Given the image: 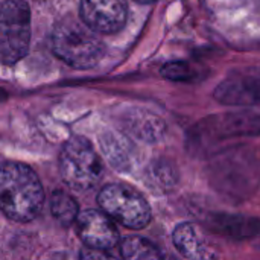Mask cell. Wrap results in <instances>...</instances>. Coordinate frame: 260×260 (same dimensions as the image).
Here are the masks:
<instances>
[{
	"mask_svg": "<svg viewBox=\"0 0 260 260\" xmlns=\"http://www.w3.org/2000/svg\"><path fill=\"white\" fill-rule=\"evenodd\" d=\"M44 204V189L38 175L26 165L0 163V210L9 219L29 222Z\"/></svg>",
	"mask_w": 260,
	"mask_h": 260,
	"instance_id": "6da1fadb",
	"label": "cell"
},
{
	"mask_svg": "<svg viewBox=\"0 0 260 260\" xmlns=\"http://www.w3.org/2000/svg\"><path fill=\"white\" fill-rule=\"evenodd\" d=\"M91 27L76 20H62L52 32V50L75 69H91L104 56V44Z\"/></svg>",
	"mask_w": 260,
	"mask_h": 260,
	"instance_id": "7a4b0ae2",
	"label": "cell"
},
{
	"mask_svg": "<svg viewBox=\"0 0 260 260\" xmlns=\"http://www.w3.org/2000/svg\"><path fill=\"white\" fill-rule=\"evenodd\" d=\"M59 174L73 190H90L102 175V163L93 145L84 137H73L59 152Z\"/></svg>",
	"mask_w": 260,
	"mask_h": 260,
	"instance_id": "3957f363",
	"label": "cell"
},
{
	"mask_svg": "<svg viewBox=\"0 0 260 260\" xmlns=\"http://www.w3.org/2000/svg\"><path fill=\"white\" fill-rule=\"evenodd\" d=\"M30 44V9L24 0L0 5V58L14 64L26 56Z\"/></svg>",
	"mask_w": 260,
	"mask_h": 260,
	"instance_id": "277c9868",
	"label": "cell"
},
{
	"mask_svg": "<svg viewBox=\"0 0 260 260\" xmlns=\"http://www.w3.org/2000/svg\"><path fill=\"white\" fill-rule=\"evenodd\" d=\"M101 209L126 229L140 230L151 221V207L145 197L126 184H108L98 195Z\"/></svg>",
	"mask_w": 260,
	"mask_h": 260,
	"instance_id": "5b68a950",
	"label": "cell"
},
{
	"mask_svg": "<svg viewBox=\"0 0 260 260\" xmlns=\"http://www.w3.org/2000/svg\"><path fill=\"white\" fill-rule=\"evenodd\" d=\"M75 222L81 241L88 248L107 253L120 242L119 232L113 224V219L104 210H85L78 215Z\"/></svg>",
	"mask_w": 260,
	"mask_h": 260,
	"instance_id": "8992f818",
	"label": "cell"
},
{
	"mask_svg": "<svg viewBox=\"0 0 260 260\" xmlns=\"http://www.w3.org/2000/svg\"><path fill=\"white\" fill-rule=\"evenodd\" d=\"M82 21L99 34H114L120 30L128 17L125 0H81Z\"/></svg>",
	"mask_w": 260,
	"mask_h": 260,
	"instance_id": "52a82bcc",
	"label": "cell"
},
{
	"mask_svg": "<svg viewBox=\"0 0 260 260\" xmlns=\"http://www.w3.org/2000/svg\"><path fill=\"white\" fill-rule=\"evenodd\" d=\"M203 131L219 133L216 142L236 137H250L260 134V116L251 113H229L224 116L209 117L198 126Z\"/></svg>",
	"mask_w": 260,
	"mask_h": 260,
	"instance_id": "ba28073f",
	"label": "cell"
},
{
	"mask_svg": "<svg viewBox=\"0 0 260 260\" xmlns=\"http://www.w3.org/2000/svg\"><path fill=\"white\" fill-rule=\"evenodd\" d=\"M172 242L181 256L187 259H212L216 254L210 250L201 232L189 222L180 224L172 235Z\"/></svg>",
	"mask_w": 260,
	"mask_h": 260,
	"instance_id": "9c48e42d",
	"label": "cell"
},
{
	"mask_svg": "<svg viewBox=\"0 0 260 260\" xmlns=\"http://www.w3.org/2000/svg\"><path fill=\"white\" fill-rule=\"evenodd\" d=\"M212 227L215 230L227 238L242 239L248 238L251 233H254L259 229V222L253 219H244L238 216H218L212 219Z\"/></svg>",
	"mask_w": 260,
	"mask_h": 260,
	"instance_id": "30bf717a",
	"label": "cell"
},
{
	"mask_svg": "<svg viewBox=\"0 0 260 260\" xmlns=\"http://www.w3.org/2000/svg\"><path fill=\"white\" fill-rule=\"evenodd\" d=\"M50 212L59 224L70 225L79 215V206L70 193L55 190L50 197Z\"/></svg>",
	"mask_w": 260,
	"mask_h": 260,
	"instance_id": "8fae6325",
	"label": "cell"
},
{
	"mask_svg": "<svg viewBox=\"0 0 260 260\" xmlns=\"http://www.w3.org/2000/svg\"><path fill=\"white\" fill-rule=\"evenodd\" d=\"M120 253L125 259H161L163 253L151 241L140 236H128L120 242Z\"/></svg>",
	"mask_w": 260,
	"mask_h": 260,
	"instance_id": "7c38bea8",
	"label": "cell"
},
{
	"mask_svg": "<svg viewBox=\"0 0 260 260\" xmlns=\"http://www.w3.org/2000/svg\"><path fill=\"white\" fill-rule=\"evenodd\" d=\"M151 178L154 180L155 184L160 187H172L177 183V172L169 163H158L154 166V171L151 172Z\"/></svg>",
	"mask_w": 260,
	"mask_h": 260,
	"instance_id": "4fadbf2b",
	"label": "cell"
},
{
	"mask_svg": "<svg viewBox=\"0 0 260 260\" xmlns=\"http://www.w3.org/2000/svg\"><path fill=\"white\" fill-rule=\"evenodd\" d=\"M163 76H166L168 79H174V81H186L192 76V69L187 62H168L163 69H161Z\"/></svg>",
	"mask_w": 260,
	"mask_h": 260,
	"instance_id": "5bb4252c",
	"label": "cell"
},
{
	"mask_svg": "<svg viewBox=\"0 0 260 260\" xmlns=\"http://www.w3.org/2000/svg\"><path fill=\"white\" fill-rule=\"evenodd\" d=\"M136 2L143 3V5H149V3H154V2H157V0H136Z\"/></svg>",
	"mask_w": 260,
	"mask_h": 260,
	"instance_id": "9a60e30c",
	"label": "cell"
}]
</instances>
